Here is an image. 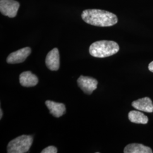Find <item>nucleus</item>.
Listing matches in <instances>:
<instances>
[{
	"instance_id": "f257e3e1",
	"label": "nucleus",
	"mask_w": 153,
	"mask_h": 153,
	"mask_svg": "<svg viewBox=\"0 0 153 153\" xmlns=\"http://www.w3.org/2000/svg\"><path fill=\"white\" fill-rule=\"evenodd\" d=\"M82 19L88 24L98 27H110L118 21L117 16L109 11L87 9L82 12Z\"/></svg>"
},
{
	"instance_id": "f03ea898",
	"label": "nucleus",
	"mask_w": 153,
	"mask_h": 153,
	"mask_svg": "<svg viewBox=\"0 0 153 153\" xmlns=\"http://www.w3.org/2000/svg\"><path fill=\"white\" fill-rule=\"evenodd\" d=\"M119 49V44L114 41L100 40L95 42L90 45L89 52L93 57L104 58L115 55Z\"/></svg>"
},
{
	"instance_id": "7ed1b4c3",
	"label": "nucleus",
	"mask_w": 153,
	"mask_h": 153,
	"mask_svg": "<svg viewBox=\"0 0 153 153\" xmlns=\"http://www.w3.org/2000/svg\"><path fill=\"white\" fill-rule=\"evenodd\" d=\"M33 142L31 136L22 135L9 142L7 146L8 153H25L30 150Z\"/></svg>"
},
{
	"instance_id": "20e7f679",
	"label": "nucleus",
	"mask_w": 153,
	"mask_h": 153,
	"mask_svg": "<svg viewBox=\"0 0 153 153\" xmlns=\"http://www.w3.org/2000/svg\"><path fill=\"white\" fill-rule=\"evenodd\" d=\"M19 6V3L14 0L0 1L1 13L3 15L9 16V18H14L16 16Z\"/></svg>"
},
{
	"instance_id": "39448f33",
	"label": "nucleus",
	"mask_w": 153,
	"mask_h": 153,
	"mask_svg": "<svg viewBox=\"0 0 153 153\" xmlns=\"http://www.w3.org/2000/svg\"><path fill=\"white\" fill-rule=\"evenodd\" d=\"M78 85L82 91L88 95L92 94L97 89L98 86V81L95 78L90 76H81L77 80Z\"/></svg>"
},
{
	"instance_id": "423d86ee",
	"label": "nucleus",
	"mask_w": 153,
	"mask_h": 153,
	"mask_svg": "<svg viewBox=\"0 0 153 153\" xmlns=\"http://www.w3.org/2000/svg\"><path fill=\"white\" fill-rule=\"evenodd\" d=\"M31 49L30 47H25L12 52L7 57L6 61L8 64H14L23 62L26 60L28 56L30 55Z\"/></svg>"
},
{
	"instance_id": "0eeeda50",
	"label": "nucleus",
	"mask_w": 153,
	"mask_h": 153,
	"mask_svg": "<svg viewBox=\"0 0 153 153\" xmlns=\"http://www.w3.org/2000/svg\"><path fill=\"white\" fill-rule=\"evenodd\" d=\"M45 64L49 70L58 71L60 68V54L59 49L55 48L47 55Z\"/></svg>"
},
{
	"instance_id": "6e6552de",
	"label": "nucleus",
	"mask_w": 153,
	"mask_h": 153,
	"mask_svg": "<svg viewBox=\"0 0 153 153\" xmlns=\"http://www.w3.org/2000/svg\"><path fill=\"white\" fill-rule=\"evenodd\" d=\"M131 105L137 110L148 113H152L153 112V102L151 99L148 97L139 99L137 100L133 101Z\"/></svg>"
},
{
	"instance_id": "1a4fd4ad",
	"label": "nucleus",
	"mask_w": 153,
	"mask_h": 153,
	"mask_svg": "<svg viewBox=\"0 0 153 153\" xmlns=\"http://www.w3.org/2000/svg\"><path fill=\"white\" fill-rule=\"evenodd\" d=\"M38 76L31 71H24L19 76V82L23 87H33L38 84Z\"/></svg>"
},
{
	"instance_id": "9d476101",
	"label": "nucleus",
	"mask_w": 153,
	"mask_h": 153,
	"mask_svg": "<svg viewBox=\"0 0 153 153\" xmlns=\"http://www.w3.org/2000/svg\"><path fill=\"white\" fill-rule=\"evenodd\" d=\"M45 105L49 109L50 113L56 117H60L65 113V105L63 103L47 100Z\"/></svg>"
},
{
	"instance_id": "9b49d317",
	"label": "nucleus",
	"mask_w": 153,
	"mask_h": 153,
	"mask_svg": "<svg viewBox=\"0 0 153 153\" xmlns=\"http://www.w3.org/2000/svg\"><path fill=\"white\" fill-rule=\"evenodd\" d=\"M124 153H152V149L140 143H131L126 146Z\"/></svg>"
},
{
	"instance_id": "f8f14e48",
	"label": "nucleus",
	"mask_w": 153,
	"mask_h": 153,
	"mask_svg": "<svg viewBox=\"0 0 153 153\" xmlns=\"http://www.w3.org/2000/svg\"><path fill=\"white\" fill-rule=\"evenodd\" d=\"M128 118L131 123L136 124H146L149 121V119L146 115L137 111H131L129 112Z\"/></svg>"
},
{
	"instance_id": "ddd939ff",
	"label": "nucleus",
	"mask_w": 153,
	"mask_h": 153,
	"mask_svg": "<svg viewBox=\"0 0 153 153\" xmlns=\"http://www.w3.org/2000/svg\"><path fill=\"white\" fill-rule=\"evenodd\" d=\"M42 153H57V149L53 146H49L43 149L42 152Z\"/></svg>"
},
{
	"instance_id": "4468645a",
	"label": "nucleus",
	"mask_w": 153,
	"mask_h": 153,
	"mask_svg": "<svg viewBox=\"0 0 153 153\" xmlns=\"http://www.w3.org/2000/svg\"><path fill=\"white\" fill-rule=\"evenodd\" d=\"M148 69L150 71L153 73V61L151 62L148 66Z\"/></svg>"
},
{
	"instance_id": "2eb2a0df",
	"label": "nucleus",
	"mask_w": 153,
	"mask_h": 153,
	"mask_svg": "<svg viewBox=\"0 0 153 153\" xmlns=\"http://www.w3.org/2000/svg\"><path fill=\"white\" fill-rule=\"evenodd\" d=\"M0 112H1V115H0V119H2V114H3V113H2V110L1 108V109H0Z\"/></svg>"
}]
</instances>
